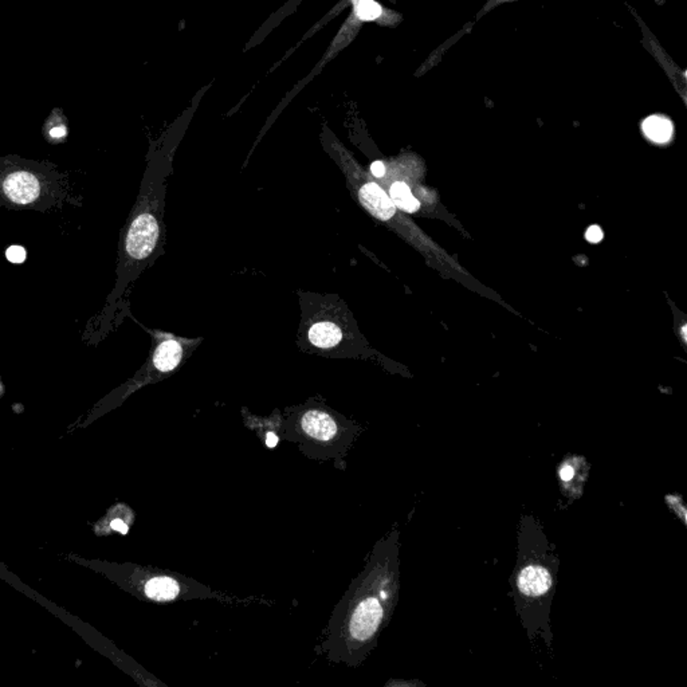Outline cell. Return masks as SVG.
Instances as JSON below:
<instances>
[{
  "instance_id": "obj_1",
  "label": "cell",
  "mask_w": 687,
  "mask_h": 687,
  "mask_svg": "<svg viewBox=\"0 0 687 687\" xmlns=\"http://www.w3.org/2000/svg\"><path fill=\"white\" fill-rule=\"evenodd\" d=\"M171 173L170 155L156 153L149 157L136 203L121 229L115 287L85 333V340L89 344L97 345L103 341L121 322L130 289L138 277L164 254L167 239L164 214L167 182Z\"/></svg>"
},
{
  "instance_id": "obj_2",
  "label": "cell",
  "mask_w": 687,
  "mask_h": 687,
  "mask_svg": "<svg viewBox=\"0 0 687 687\" xmlns=\"http://www.w3.org/2000/svg\"><path fill=\"white\" fill-rule=\"evenodd\" d=\"M301 321L296 344L304 353L328 358H361L372 355L355 316L339 294L298 290Z\"/></svg>"
},
{
  "instance_id": "obj_3",
  "label": "cell",
  "mask_w": 687,
  "mask_h": 687,
  "mask_svg": "<svg viewBox=\"0 0 687 687\" xmlns=\"http://www.w3.org/2000/svg\"><path fill=\"white\" fill-rule=\"evenodd\" d=\"M56 165L16 156L0 159V205L9 210L47 211L66 202L76 205Z\"/></svg>"
},
{
  "instance_id": "obj_4",
  "label": "cell",
  "mask_w": 687,
  "mask_h": 687,
  "mask_svg": "<svg viewBox=\"0 0 687 687\" xmlns=\"http://www.w3.org/2000/svg\"><path fill=\"white\" fill-rule=\"evenodd\" d=\"M386 601V600H381ZM376 596H368L358 603L349 621V635L358 643L371 641L384 618L383 603Z\"/></svg>"
},
{
  "instance_id": "obj_5",
  "label": "cell",
  "mask_w": 687,
  "mask_h": 687,
  "mask_svg": "<svg viewBox=\"0 0 687 687\" xmlns=\"http://www.w3.org/2000/svg\"><path fill=\"white\" fill-rule=\"evenodd\" d=\"M553 585V577L548 567L539 562H529L517 576L518 592L527 600L545 599Z\"/></svg>"
},
{
  "instance_id": "obj_6",
  "label": "cell",
  "mask_w": 687,
  "mask_h": 687,
  "mask_svg": "<svg viewBox=\"0 0 687 687\" xmlns=\"http://www.w3.org/2000/svg\"><path fill=\"white\" fill-rule=\"evenodd\" d=\"M302 430L319 440H331L337 435V424L332 416L321 410H308L301 418Z\"/></svg>"
},
{
  "instance_id": "obj_7",
  "label": "cell",
  "mask_w": 687,
  "mask_h": 687,
  "mask_svg": "<svg viewBox=\"0 0 687 687\" xmlns=\"http://www.w3.org/2000/svg\"><path fill=\"white\" fill-rule=\"evenodd\" d=\"M180 592V585L170 577H155L145 585V594L152 600H173Z\"/></svg>"
},
{
  "instance_id": "obj_8",
  "label": "cell",
  "mask_w": 687,
  "mask_h": 687,
  "mask_svg": "<svg viewBox=\"0 0 687 687\" xmlns=\"http://www.w3.org/2000/svg\"><path fill=\"white\" fill-rule=\"evenodd\" d=\"M644 135L655 143L663 144L667 143L673 136V125L671 123L659 115H651L643 123Z\"/></svg>"
},
{
  "instance_id": "obj_9",
  "label": "cell",
  "mask_w": 687,
  "mask_h": 687,
  "mask_svg": "<svg viewBox=\"0 0 687 687\" xmlns=\"http://www.w3.org/2000/svg\"><path fill=\"white\" fill-rule=\"evenodd\" d=\"M390 197L395 206L404 212H415L419 210L420 203L413 195L410 187L403 182H395L390 187Z\"/></svg>"
},
{
  "instance_id": "obj_10",
  "label": "cell",
  "mask_w": 687,
  "mask_h": 687,
  "mask_svg": "<svg viewBox=\"0 0 687 687\" xmlns=\"http://www.w3.org/2000/svg\"><path fill=\"white\" fill-rule=\"evenodd\" d=\"M356 14L358 18L364 21H372V19H376L381 14V9L373 0H366L356 4Z\"/></svg>"
},
{
  "instance_id": "obj_11",
  "label": "cell",
  "mask_w": 687,
  "mask_h": 687,
  "mask_svg": "<svg viewBox=\"0 0 687 687\" xmlns=\"http://www.w3.org/2000/svg\"><path fill=\"white\" fill-rule=\"evenodd\" d=\"M6 257L12 264H22L26 259V250L21 246H11L7 249Z\"/></svg>"
},
{
  "instance_id": "obj_12",
  "label": "cell",
  "mask_w": 687,
  "mask_h": 687,
  "mask_svg": "<svg viewBox=\"0 0 687 687\" xmlns=\"http://www.w3.org/2000/svg\"><path fill=\"white\" fill-rule=\"evenodd\" d=\"M585 238H587V241L591 242V243H599L603 239V231L599 226H591L589 229H587Z\"/></svg>"
},
{
  "instance_id": "obj_13",
  "label": "cell",
  "mask_w": 687,
  "mask_h": 687,
  "mask_svg": "<svg viewBox=\"0 0 687 687\" xmlns=\"http://www.w3.org/2000/svg\"><path fill=\"white\" fill-rule=\"evenodd\" d=\"M48 135L53 140H62V138H66V128L62 125L53 126L48 130Z\"/></svg>"
},
{
  "instance_id": "obj_14",
  "label": "cell",
  "mask_w": 687,
  "mask_h": 687,
  "mask_svg": "<svg viewBox=\"0 0 687 687\" xmlns=\"http://www.w3.org/2000/svg\"><path fill=\"white\" fill-rule=\"evenodd\" d=\"M112 527H113L115 530H118V532L123 533V534L128 533V527H126L125 522L121 521V520H115V521L112 522Z\"/></svg>"
},
{
  "instance_id": "obj_15",
  "label": "cell",
  "mask_w": 687,
  "mask_h": 687,
  "mask_svg": "<svg viewBox=\"0 0 687 687\" xmlns=\"http://www.w3.org/2000/svg\"><path fill=\"white\" fill-rule=\"evenodd\" d=\"M278 442V438L274 434H267L266 436V445L269 447H274Z\"/></svg>"
},
{
  "instance_id": "obj_16",
  "label": "cell",
  "mask_w": 687,
  "mask_h": 687,
  "mask_svg": "<svg viewBox=\"0 0 687 687\" xmlns=\"http://www.w3.org/2000/svg\"><path fill=\"white\" fill-rule=\"evenodd\" d=\"M353 1H355V4H358V3H361V1H366V0H353Z\"/></svg>"
}]
</instances>
